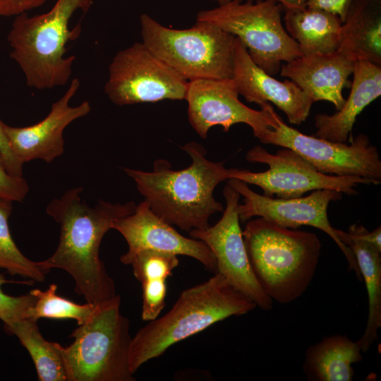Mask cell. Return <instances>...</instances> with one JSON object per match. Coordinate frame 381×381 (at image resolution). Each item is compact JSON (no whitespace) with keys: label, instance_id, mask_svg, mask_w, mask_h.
<instances>
[{"label":"cell","instance_id":"6da1fadb","mask_svg":"<svg viewBox=\"0 0 381 381\" xmlns=\"http://www.w3.org/2000/svg\"><path fill=\"white\" fill-rule=\"evenodd\" d=\"M83 191L82 187L69 189L47 206V214L60 226L59 241L54 253L39 262L47 273L53 268L66 271L74 279L76 294L99 306L117 296L99 258L102 240L114 222L132 214L136 205L100 200L90 207L81 198Z\"/></svg>","mask_w":381,"mask_h":381},{"label":"cell","instance_id":"7a4b0ae2","mask_svg":"<svg viewBox=\"0 0 381 381\" xmlns=\"http://www.w3.org/2000/svg\"><path fill=\"white\" fill-rule=\"evenodd\" d=\"M181 148L191 158V164L173 170L164 159L155 161L152 171L123 168L133 179L139 193L150 210L172 226L190 231L210 226V217L224 207L214 198L216 186L229 179L230 169L223 162L206 158L205 147L190 142Z\"/></svg>","mask_w":381,"mask_h":381},{"label":"cell","instance_id":"3957f363","mask_svg":"<svg viewBox=\"0 0 381 381\" xmlns=\"http://www.w3.org/2000/svg\"><path fill=\"white\" fill-rule=\"evenodd\" d=\"M257 307L217 272L208 280L183 291L165 315L150 321L131 339L128 365L134 374L172 345L219 321L245 315Z\"/></svg>","mask_w":381,"mask_h":381},{"label":"cell","instance_id":"277c9868","mask_svg":"<svg viewBox=\"0 0 381 381\" xmlns=\"http://www.w3.org/2000/svg\"><path fill=\"white\" fill-rule=\"evenodd\" d=\"M243 238L256 279L266 294L289 303L307 289L315 274L321 243L314 233L249 219Z\"/></svg>","mask_w":381,"mask_h":381},{"label":"cell","instance_id":"5b68a950","mask_svg":"<svg viewBox=\"0 0 381 381\" xmlns=\"http://www.w3.org/2000/svg\"><path fill=\"white\" fill-rule=\"evenodd\" d=\"M94 0H56L47 12L16 16L7 35L10 56L21 69L28 86L52 89L70 80L75 56H65L66 45L81 31L78 24L69 28L73 14L86 13Z\"/></svg>","mask_w":381,"mask_h":381},{"label":"cell","instance_id":"8992f818","mask_svg":"<svg viewBox=\"0 0 381 381\" xmlns=\"http://www.w3.org/2000/svg\"><path fill=\"white\" fill-rule=\"evenodd\" d=\"M117 295L97 306L71 334L67 346L56 343L67 381H133L128 365L130 322L120 311Z\"/></svg>","mask_w":381,"mask_h":381},{"label":"cell","instance_id":"52a82bcc","mask_svg":"<svg viewBox=\"0 0 381 381\" xmlns=\"http://www.w3.org/2000/svg\"><path fill=\"white\" fill-rule=\"evenodd\" d=\"M140 23L142 42L188 82L232 78L234 35L201 20L188 29H171L143 13Z\"/></svg>","mask_w":381,"mask_h":381},{"label":"cell","instance_id":"ba28073f","mask_svg":"<svg viewBox=\"0 0 381 381\" xmlns=\"http://www.w3.org/2000/svg\"><path fill=\"white\" fill-rule=\"evenodd\" d=\"M196 20L214 24L238 38L252 60L270 75L280 71L282 61L302 56L282 24L281 5L273 0H231L200 11Z\"/></svg>","mask_w":381,"mask_h":381},{"label":"cell","instance_id":"9c48e42d","mask_svg":"<svg viewBox=\"0 0 381 381\" xmlns=\"http://www.w3.org/2000/svg\"><path fill=\"white\" fill-rule=\"evenodd\" d=\"M271 124L256 138L265 144L291 149L317 171L332 176H357L381 183V160L377 147L363 133L350 144L304 134L288 126L269 104Z\"/></svg>","mask_w":381,"mask_h":381},{"label":"cell","instance_id":"30bf717a","mask_svg":"<svg viewBox=\"0 0 381 381\" xmlns=\"http://www.w3.org/2000/svg\"><path fill=\"white\" fill-rule=\"evenodd\" d=\"M246 159L251 163L268 165L265 171L230 169L229 179L259 186L267 197L289 199L302 197L309 191L329 189L349 195L356 193L359 184L377 185L372 180L357 176H332L317 171L294 150L284 147L275 154L256 145L248 151Z\"/></svg>","mask_w":381,"mask_h":381},{"label":"cell","instance_id":"8fae6325","mask_svg":"<svg viewBox=\"0 0 381 381\" xmlns=\"http://www.w3.org/2000/svg\"><path fill=\"white\" fill-rule=\"evenodd\" d=\"M188 83L143 42H135L112 59L104 92L119 106L183 100Z\"/></svg>","mask_w":381,"mask_h":381},{"label":"cell","instance_id":"7c38bea8","mask_svg":"<svg viewBox=\"0 0 381 381\" xmlns=\"http://www.w3.org/2000/svg\"><path fill=\"white\" fill-rule=\"evenodd\" d=\"M227 183L243 196V203L238 207L240 221L246 222L259 217L285 228L295 229L301 226L317 228L334 241L345 255L350 270H354L357 277H361L353 253L341 241L337 229L332 226L327 217L329 204L341 199L342 193L322 189L305 197L274 198L254 192L242 181L229 179Z\"/></svg>","mask_w":381,"mask_h":381},{"label":"cell","instance_id":"4fadbf2b","mask_svg":"<svg viewBox=\"0 0 381 381\" xmlns=\"http://www.w3.org/2000/svg\"><path fill=\"white\" fill-rule=\"evenodd\" d=\"M223 194L226 207L221 219L213 226L189 231V236L202 241L211 250L216 260L217 272L257 306L270 310L273 301L256 279L248 258L238 211L241 195L228 183Z\"/></svg>","mask_w":381,"mask_h":381},{"label":"cell","instance_id":"5bb4252c","mask_svg":"<svg viewBox=\"0 0 381 381\" xmlns=\"http://www.w3.org/2000/svg\"><path fill=\"white\" fill-rule=\"evenodd\" d=\"M231 78L200 79L190 81L186 100L188 102L189 123L203 139L209 130L221 126L229 131L236 123L249 126L255 137L272 123L269 102L260 104L255 110L243 104Z\"/></svg>","mask_w":381,"mask_h":381},{"label":"cell","instance_id":"9a60e30c","mask_svg":"<svg viewBox=\"0 0 381 381\" xmlns=\"http://www.w3.org/2000/svg\"><path fill=\"white\" fill-rule=\"evenodd\" d=\"M79 87V80L76 78L71 80L62 97L52 104L47 116L35 124L13 127L4 123L9 146L23 164L33 159L50 163L64 153L65 128L91 110L88 101L75 107L69 104Z\"/></svg>","mask_w":381,"mask_h":381},{"label":"cell","instance_id":"2e32d148","mask_svg":"<svg viewBox=\"0 0 381 381\" xmlns=\"http://www.w3.org/2000/svg\"><path fill=\"white\" fill-rule=\"evenodd\" d=\"M112 229L118 231L128 244L124 255L153 250L194 258L209 270L217 272L215 258L204 242L181 235L155 214L145 200L136 205L132 214L115 220Z\"/></svg>","mask_w":381,"mask_h":381},{"label":"cell","instance_id":"e0dca14e","mask_svg":"<svg viewBox=\"0 0 381 381\" xmlns=\"http://www.w3.org/2000/svg\"><path fill=\"white\" fill-rule=\"evenodd\" d=\"M233 80L239 95L248 102H271L286 116L289 123L305 121L313 102L292 80L280 81L260 68L250 58L241 40L233 44Z\"/></svg>","mask_w":381,"mask_h":381},{"label":"cell","instance_id":"ac0fdd59","mask_svg":"<svg viewBox=\"0 0 381 381\" xmlns=\"http://www.w3.org/2000/svg\"><path fill=\"white\" fill-rule=\"evenodd\" d=\"M355 61L338 51L303 56L281 66V75L294 82L313 102L327 101L337 110L345 102L342 90L353 73Z\"/></svg>","mask_w":381,"mask_h":381},{"label":"cell","instance_id":"d6986e66","mask_svg":"<svg viewBox=\"0 0 381 381\" xmlns=\"http://www.w3.org/2000/svg\"><path fill=\"white\" fill-rule=\"evenodd\" d=\"M348 98L341 108L332 115L315 116L317 128L313 135L325 140L346 143L358 115L381 95V66L367 61H356Z\"/></svg>","mask_w":381,"mask_h":381},{"label":"cell","instance_id":"ffe728a7","mask_svg":"<svg viewBox=\"0 0 381 381\" xmlns=\"http://www.w3.org/2000/svg\"><path fill=\"white\" fill-rule=\"evenodd\" d=\"M339 52L381 66V0H353L341 24Z\"/></svg>","mask_w":381,"mask_h":381},{"label":"cell","instance_id":"44dd1931","mask_svg":"<svg viewBox=\"0 0 381 381\" xmlns=\"http://www.w3.org/2000/svg\"><path fill=\"white\" fill-rule=\"evenodd\" d=\"M284 22L302 56L332 53L339 47L342 22L334 13L307 6L286 9Z\"/></svg>","mask_w":381,"mask_h":381},{"label":"cell","instance_id":"7402d4cb","mask_svg":"<svg viewBox=\"0 0 381 381\" xmlns=\"http://www.w3.org/2000/svg\"><path fill=\"white\" fill-rule=\"evenodd\" d=\"M362 359L358 341L335 334L307 349L303 370L309 381H351L354 375L352 364Z\"/></svg>","mask_w":381,"mask_h":381},{"label":"cell","instance_id":"603a6c76","mask_svg":"<svg viewBox=\"0 0 381 381\" xmlns=\"http://www.w3.org/2000/svg\"><path fill=\"white\" fill-rule=\"evenodd\" d=\"M337 234L341 241L353 253L367 289V323L358 340L362 353H365L377 340L381 327V250L348 231L337 229Z\"/></svg>","mask_w":381,"mask_h":381},{"label":"cell","instance_id":"cb8c5ba5","mask_svg":"<svg viewBox=\"0 0 381 381\" xmlns=\"http://www.w3.org/2000/svg\"><path fill=\"white\" fill-rule=\"evenodd\" d=\"M4 327L8 334L17 337L29 352L40 381H67L56 342L48 341L42 337L36 321L22 318Z\"/></svg>","mask_w":381,"mask_h":381},{"label":"cell","instance_id":"d4e9b609","mask_svg":"<svg viewBox=\"0 0 381 381\" xmlns=\"http://www.w3.org/2000/svg\"><path fill=\"white\" fill-rule=\"evenodd\" d=\"M13 201L0 198V269L10 275H18L35 282H44L47 274L35 262L25 257L16 245L9 229L8 218Z\"/></svg>","mask_w":381,"mask_h":381},{"label":"cell","instance_id":"484cf974","mask_svg":"<svg viewBox=\"0 0 381 381\" xmlns=\"http://www.w3.org/2000/svg\"><path fill=\"white\" fill-rule=\"evenodd\" d=\"M57 285L52 284L47 290L36 289L30 294L36 298L35 304L29 308L26 318L37 321L40 318L73 319L78 325L87 321L94 313L97 306L86 303H75L56 294Z\"/></svg>","mask_w":381,"mask_h":381},{"label":"cell","instance_id":"4316f807","mask_svg":"<svg viewBox=\"0 0 381 381\" xmlns=\"http://www.w3.org/2000/svg\"><path fill=\"white\" fill-rule=\"evenodd\" d=\"M120 261L132 267L135 277L140 283L167 279L179 264L178 255L153 250H140L129 256L122 255Z\"/></svg>","mask_w":381,"mask_h":381},{"label":"cell","instance_id":"83f0119b","mask_svg":"<svg viewBox=\"0 0 381 381\" xmlns=\"http://www.w3.org/2000/svg\"><path fill=\"white\" fill-rule=\"evenodd\" d=\"M33 282L30 279L23 282L8 280L4 273H0V320L4 325L26 318L28 310L35 304L36 298L30 293L20 296H9L2 291V286L7 283L31 285Z\"/></svg>","mask_w":381,"mask_h":381},{"label":"cell","instance_id":"f1b7e54d","mask_svg":"<svg viewBox=\"0 0 381 381\" xmlns=\"http://www.w3.org/2000/svg\"><path fill=\"white\" fill-rule=\"evenodd\" d=\"M167 279H158L143 282V306L141 318L150 322L159 317L165 306Z\"/></svg>","mask_w":381,"mask_h":381},{"label":"cell","instance_id":"f546056e","mask_svg":"<svg viewBox=\"0 0 381 381\" xmlns=\"http://www.w3.org/2000/svg\"><path fill=\"white\" fill-rule=\"evenodd\" d=\"M29 191V186L23 176L11 174L0 152V198L13 202H22Z\"/></svg>","mask_w":381,"mask_h":381},{"label":"cell","instance_id":"4dcf8cb0","mask_svg":"<svg viewBox=\"0 0 381 381\" xmlns=\"http://www.w3.org/2000/svg\"><path fill=\"white\" fill-rule=\"evenodd\" d=\"M0 152L5 161L8 171L16 176H23V163L11 150L5 131L4 123L0 120Z\"/></svg>","mask_w":381,"mask_h":381},{"label":"cell","instance_id":"1f68e13d","mask_svg":"<svg viewBox=\"0 0 381 381\" xmlns=\"http://www.w3.org/2000/svg\"><path fill=\"white\" fill-rule=\"evenodd\" d=\"M48 0H0V16H16L38 8Z\"/></svg>","mask_w":381,"mask_h":381},{"label":"cell","instance_id":"d6a6232c","mask_svg":"<svg viewBox=\"0 0 381 381\" xmlns=\"http://www.w3.org/2000/svg\"><path fill=\"white\" fill-rule=\"evenodd\" d=\"M353 0H308L306 6L318 8L337 15L343 23Z\"/></svg>","mask_w":381,"mask_h":381},{"label":"cell","instance_id":"836d02e7","mask_svg":"<svg viewBox=\"0 0 381 381\" xmlns=\"http://www.w3.org/2000/svg\"><path fill=\"white\" fill-rule=\"evenodd\" d=\"M349 233L357 238L373 245L378 250H381V226H379L375 230L368 231L363 226L351 225L349 226Z\"/></svg>","mask_w":381,"mask_h":381},{"label":"cell","instance_id":"e575fe53","mask_svg":"<svg viewBox=\"0 0 381 381\" xmlns=\"http://www.w3.org/2000/svg\"><path fill=\"white\" fill-rule=\"evenodd\" d=\"M286 9H301L306 7L308 0H273Z\"/></svg>","mask_w":381,"mask_h":381},{"label":"cell","instance_id":"d590c367","mask_svg":"<svg viewBox=\"0 0 381 381\" xmlns=\"http://www.w3.org/2000/svg\"><path fill=\"white\" fill-rule=\"evenodd\" d=\"M212 1L217 2L219 4V5H223V4H225L228 3L231 0H212Z\"/></svg>","mask_w":381,"mask_h":381}]
</instances>
